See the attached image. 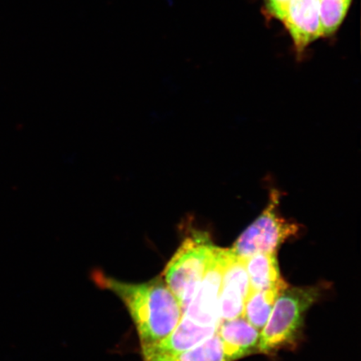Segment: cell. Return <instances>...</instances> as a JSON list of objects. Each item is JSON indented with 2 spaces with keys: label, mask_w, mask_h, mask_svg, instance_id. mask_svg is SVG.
I'll use <instances>...</instances> for the list:
<instances>
[{
  "label": "cell",
  "mask_w": 361,
  "mask_h": 361,
  "mask_svg": "<svg viewBox=\"0 0 361 361\" xmlns=\"http://www.w3.org/2000/svg\"><path fill=\"white\" fill-rule=\"evenodd\" d=\"M94 279L123 302L137 329L141 349L165 340L183 318L182 306L162 276L137 283L99 273Z\"/></svg>",
  "instance_id": "cell-1"
},
{
  "label": "cell",
  "mask_w": 361,
  "mask_h": 361,
  "mask_svg": "<svg viewBox=\"0 0 361 361\" xmlns=\"http://www.w3.org/2000/svg\"><path fill=\"white\" fill-rule=\"evenodd\" d=\"M214 245L205 232L192 231L185 238L162 274V278L186 310L204 276Z\"/></svg>",
  "instance_id": "cell-2"
},
{
  "label": "cell",
  "mask_w": 361,
  "mask_h": 361,
  "mask_svg": "<svg viewBox=\"0 0 361 361\" xmlns=\"http://www.w3.org/2000/svg\"><path fill=\"white\" fill-rule=\"evenodd\" d=\"M319 295L315 287L283 288L274 302L267 323L262 329L258 351L270 353L295 341L307 311L317 301Z\"/></svg>",
  "instance_id": "cell-3"
},
{
  "label": "cell",
  "mask_w": 361,
  "mask_h": 361,
  "mask_svg": "<svg viewBox=\"0 0 361 361\" xmlns=\"http://www.w3.org/2000/svg\"><path fill=\"white\" fill-rule=\"evenodd\" d=\"M281 197L277 189L270 191L264 210L242 233L231 248L237 255L246 259L259 252H276L284 242L299 233V224L279 214Z\"/></svg>",
  "instance_id": "cell-4"
},
{
  "label": "cell",
  "mask_w": 361,
  "mask_h": 361,
  "mask_svg": "<svg viewBox=\"0 0 361 361\" xmlns=\"http://www.w3.org/2000/svg\"><path fill=\"white\" fill-rule=\"evenodd\" d=\"M227 255L228 250L215 246L204 276L184 311L183 317L197 326H219V293Z\"/></svg>",
  "instance_id": "cell-5"
},
{
  "label": "cell",
  "mask_w": 361,
  "mask_h": 361,
  "mask_svg": "<svg viewBox=\"0 0 361 361\" xmlns=\"http://www.w3.org/2000/svg\"><path fill=\"white\" fill-rule=\"evenodd\" d=\"M250 290L245 259L228 250L219 293L220 322L243 316Z\"/></svg>",
  "instance_id": "cell-6"
},
{
  "label": "cell",
  "mask_w": 361,
  "mask_h": 361,
  "mask_svg": "<svg viewBox=\"0 0 361 361\" xmlns=\"http://www.w3.org/2000/svg\"><path fill=\"white\" fill-rule=\"evenodd\" d=\"M293 40L298 56L322 37L319 0H291L282 21Z\"/></svg>",
  "instance_id": "cell-7"
},
{
  "label": "cell",
  "mask_w": 361,
  "mask_h": 361,
  "mask_svg": "<svg viewBox=\"0 0 361 361\" xmlns=\"http://www.w3.org/2000/svg\"><path fill=\"white\" fill-rule=\"evenodd\" d=\"M216 329L197 326L183 316L177 328L165 340L141 349L142 361L155 360L191 349L215 335Z\"/></svg>",
  "instance_id": "cell-8"
},
{
  "label": "cell",
  "mask_w": 361,
  "mask_h": 361,
  "mask_svg": "<svg viewBox=\"0 0 361 361\" xmlns=\"http://www.w3.org/2000/svg\"><path fill=\"white\" fill-rule=\"evenodd\" d=\"M216 334L222 342L226 360L236 361L258 351L259 329L240 316L219 323Z\"/></svg>",
  "instance_id": "cell-9"
},
{
  "label": "cell",
  "mask_w": 361,
  "mask_h": 361,
  "mask_svg": "<svg viewBox=\"0 0 361 361\" xmlns=\"http://www.w3.org/2000/svg\"><path fill=\"white\" fill-rule=\"evenodd\" d=\"M246 270L252 290H283L287 287L279 271L276 252H259L245 259Z\"/></svg>",
  "instance_id": "cell-10"
},
{
  "label": "cell",
  "mask_w": 361,
  "mask_h": 361,
  "mask_svg": "<svg viewBox=\"0 0 361 361\" xmlns=\"http://www.w3.org/2000/svg\"><path fill=\"white\" fill-rule=\"evenodd\" d=\"M282 290H252L248 292L243 316L252 326L262 329L272 312L275 300Z\"/></svg>",
  "instance_id": "cell-11"
},
{
  "label": "cell",
  "mask_w": 361,
  "mask_h": 361,
  "mask_svg": "<svg viewBox=\"0 0 361 361\" xmlns=\"http://www.w3.org/2000/svg\"><path fill=\"white\" fill-rule=\"evenodd\" d=\"M152 361H227L224 353L222 342L218 334L192 347L173 355Z\"/></svg>",
  "instance_id": "cell-12"
},
{
  "label": "cell",
  "mask_w": 361,
  "mask_h": 361,
  "mask_svg": "<svg viewBox=\"0 0 361 361\" xmlns=\"http://www.w3.org/2000/svg\"><path fill=\"white\" fill-rule=\"evenodd\" d=\"M352 0H319V19L322 37L336 33L345 19Z\"/></svg>",
  "instance_id": "cell-13"
},
{
  "label": "cell",
  "mask_w": 361,
  "mask_h": 361,
  "mask_svg": "<svg viewBox=\"0 0 361 361\" xmlns=\"http://www.w3.org/2000/svg\"><path fill=\"white\" fill-rule=\"evenodd\" d=\"M291 0H264L265 13L270 18L283 21Z\"/></svg>",
  "instance_id": "cell-14"
}]
</instances>
